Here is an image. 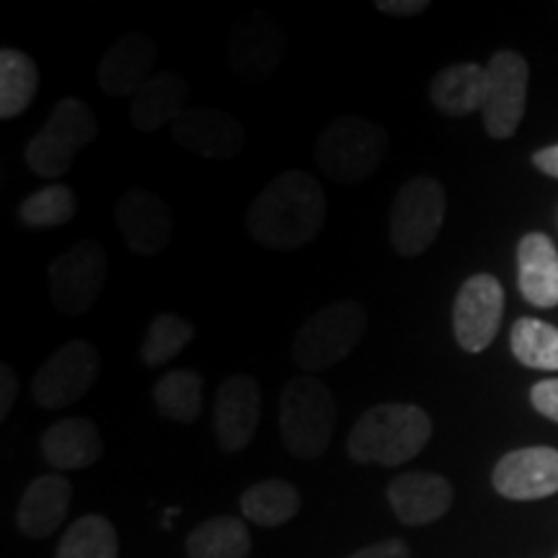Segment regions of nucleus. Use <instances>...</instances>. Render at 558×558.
<instances>
[{"instance_id": "obj_1", "label": "nucleus", "mask_w": 558, "mask_h": 558, "mask_svg": "<svg viewBox=\"0 0 558 558\" xmlns=\"http://www.w3.org/2000/svg\"><path fill=\"white\" fill-rule=\"evenodd\" d=\"M326 222V192L308 171L277 173L251 202L248 235L262 246L292 251L311 243Z\"/></svg>"}, {"instance_id": "obj_2", "label": "nucleus", "mask_w": 558, "mask_h": 558, "mask_svg": "<svg viewBox=\"0 0 558 558\" xmlns=\"http://www.w3.org/2000/svg\"><path fill=\"white\" fill-rule=\"evenodd\" d=\"M432 416L414 403H378L357 418L347 437V456L360 465H403L427 448Z\"/></svg>"}, {"instance_id": "obj_3", "label": "nucleus", "mask_w": 558, "mask_h": 558, "mask_svg": "<svg viewBox=\"0 0 558 558\" xmlns=\"http://www.w3.org/2000/svg\"><path fill=\"white\" fill-rule=\"evenodd\" d=\"M337 432V401L324 383L300 375L279 396V435L290 456L316 460L329 450Z\"/></svg>"}, {"instance_id": "obj_4", "label": "nucleus", "mask_w": 558, "mask_h": 558, "mask_svg": "<svg viewBox=\"0 0 558 558\" xmlns=\"http://www.w3.org/2000/svg\"><path fill=\"white\" fill-rule=\"evenodd\" d=\"M388 150V132L360 114L333 120L316 140V163L337 184H362L380 169Z\"/></svg>"}, {"instance_id": "obj_5", "label": "nucleus", "mask_w": 558, "mask_h": 558, "mask_svg": "<svg viewBox=\"0 0 558 558\" xmlns=\"http://www.w3.org/2000/svg\"><path fill=\"white\" fill-rule=\"evenodd\" d=\"M367 329V311L357 300H337L300 326L292 341V360L305 373H324L347 357Z\"/></svg>"}, {"instance_id": "obj_6", "label": "nucleus", "mask_w": 558, "mask_h": 558, "mask_svg": "<svg viewBox=\"0 0 558 558\" xmlns=\"http://www.w3.org/2000/svg\"><path fill=\"white\" fill-rule=\"evenodd\" d=\"M99 135L94 111L86 101L65 96L54 104L50 120L26 143V166L41 179H58L65 173L78 153Z\"/></svg>"}, {"instance_id": "obj_7", "label": "nucleus", "mask_w": 558, "mask_h": 558, "mask_svg": "<svg viewBox=\"0 0 558 558\" xmlns=\"http://www.w3.org/2000/svg\"><path fill=\"white\" fill-rule=\"evenodd\" d=\"M448 194L435 177H414L396 192L390 207V243L407 259L422 256L442 230Z\"/></svg>"}, {"instance_id": "obj_8", "label": "nucleus", "mask_w": 558, "mask_h": 558, "mask_svg": "<svg viewBox=\"0 0 558 558\" xmlns=\"http://www.w3.org/2000/svg\"><path fill=\"white\" fill-rule=\"evenodd\" d=\"M99 373V349L86 339H73L37 369L32 378V396L47 411L68 409L96 386Z\"/></svg>"}, {"instance_id": "obj_9", "label": "nucleus", "mask_w": 558, "mask_h": 558, "mask_svg": "<svg viewBox=\"0 0 558 558\" xmlns=\"http://www.w3.org/2000/svg\"><path fill=\"white\" fill-rule=\"evenodd\" d=\"M50 295L62 313L81 316L94 308L109 275L107 251L96 241H78L50 264Z\"/></svg>"}, {"instance_id": "obj_10", "label": "nucleus", "mask_w": 558, "mask_h": 558, "mask_svg": "<svg viewBox=\"0 0 558 558\" xmlns=\"http://www.w3.org/2000/svg\"><path fill=\"white\" fill-rule=\"evenodd\" d=\"M505 316V288L494 275H473L458 290L452 331L463 352L478 354L492 347Z\"/></svg>"}, {"instance_id": "obj_11", "label": "nucleus", "mask_w": 558, "mask_h": 558, "mask_svg": "<svg viewBox=\"0 0 558 558\" xmlns=\"http://www.w3.org/2000/svg\"><path fill=\"white\" fill-rule=\"evenodd\" d=\"M488 94L484 104V128L494 140H507L518 132L527 107L530 68L522 54L501 50L488 62Z\"/></svg>"}, {"instance_id": "obj_12", "label": "nucleus", "mask_w": 558, "mask_h": 558, "mask_svg": "<svg viewBox=\"0 0 558 558\" xmlns=\"http://www.w3.org/2000/svg\"><path fill=\"white\" fill-rule=\"evenodd\" d=\"M282 29H277L262 11L248 13L233 26L228 37V62L235 78L246 83H262L275 75L284 60Z\"/></svg>"}, {"instance_id": "obj_13", "label": "nucleus", "mask_w": 558, "mask_h": 558, "mask_svg": "<svg viewBox=\"0 0 558 558\" xmlns=\"http://www.w3.org/2000/svg\"><path fill=\"white\" fill-rule=\"evenodd\" d=\"M215 439L222 452H241L254 442L262 422V388L251 375H230L215 396Z\"/></svg>"}, {"instance_id": "obj_14", "label": "nucleus", "mask_w": 558, "mask_h": 558, "mask_svg": "<svg viewBox=\"0 0 558 558\" xmlns=\"http://www.w3.org/2000/svg\"><path fill=\"white\" fill-rule=\"evenodd\" d=\"M171 135L184 150L213 160H230L246 148L243 124L228 111L213 107L186 109L171 124Z\"/></svg>"}, {"instance_id": "obj_15", "label": "nucleus", "mask_w": 558, "mask_h": 558, "mask_svg": "<svg viewBox=\"0 0 558 558\" xmlns=\"http://www.w3.org/2000/svg\"><path fill=\"white\" fill-rule=\"evenodd\" d=\"M114 222L128 248L140 256L160 254L173 235L169 205L148 190L124 192L114 207Z\"/></svg>"}, {"instance_id": "obj_16", "label": "nucleus", "mask_w": 558, "mask_h": 558, "mask_svg": "<svg viewBox=\"0 0 558 558\" xmlns=\"http://www.w3.org/2000/svg\"><path fill=\"white\" fill-rule=\"evenodd\" d=\"M492 484L505 499L535 501L558 494V450L522 448L507 452L492 473Z\"/></svg>"}, {"instance_id": "obj_17", "label": "nucleus", "mask_w": 558, "mask_h": 558, "mask_svg": "<svg viewBox=\"0 0 558 558\" xmlns=\"http://www.w3.org/2000/svg\"><path fill=\"white\" fill-rule=\"evenodd\" d=\"M386 497L401 525L418 527L437 522L452 507V484L439 473L409 471L390 481Z\"/></svg>"}, {"instance_id": "obj_18", "label": "nucleus", "mask_w": 558, "mask_h": 558, "mask_svg": "<svg viewBox=\"0 0 558 558\" xmlns=\"http://www.w3.org/2000/svg\"><path fill=\"white\" fill-rule=\"evenodd\" d=\"M158 58V47L148 34L130 32L124 34L104 52L96 65V81L101 90L114 99L135 96L137 88L150 78V68Z\"/></svg>"}, {"instance_id": "obj_19", "label": "nucleus", "mask_w": 558, "mask_h": 558, "mask_svg": "<svg viewBox=\"0 0 558 558\" xmlns=\"http://www.w3.org/2000/svg\"><path fill=\"white\" fill-rule=\"evenodd\" d=\"M190 101V83L181 73L166 70V73H153L130 104V122L132 128L143 135L163 130L166 124H173L186 111Z\"/></svg>"}, {"instance_id": "obj_20", "label": "nucleus", "mask_w": 558, "mask_h": 558, "mask_svg": "<svg viewBox=\"0 0 558 558\" xmlns=\"http://www.w3.org/2000/svg\"><path fill=\"white\" fill-rule=\"evenodd\" d=\"M70 499H73V484L65 476L47 473V476L34 478L16 509L19 533L34 541L50 538L65 522Z\"/></svg>"}, {"instance_id": "obj_21", "label": "nucleus", "mask_w": 558, "mask_h": 558, "mask_svg": "<svg viewBox=\"0 0 558 558\" xmlns=\"http://www.w3.org/2000/svg\"><path fill=\"white\" fill-rule=\"evenodd\" d=\"M104 452L99 427L86 416H70L54 422L41 437V456L58 471H83L94 465Z\"/></svg>"}, {"instance_id": "obj_22", "label": "nucleus", "mask_w": 558, "mask_h": 558, "mask_svg": "<svg viewBox=\"0 0 558 558\" xmlns=\"http://www.w3.org/2000/svg\"><path fill=\"white\" fill-rule=\"evenodd\" d=\"M518 284L535 308L558 305V251L546 233H527L518 246Z\"/></svg>"}, {"instance_id": "obj_23", "label": "nucleus", "mask_w": 558, "mask_h": 558, "mask_svg": "<svg viewBox=\"0 0 558 558\" xmlns=\"http://www.w3.org/2000/svg\"><path fill=\"white\" fill-rule=\"evenodd\" d=\"M488 94V70L476 62L442 68L429 83V99L448 117H469L484 111Z\"/></svg>"}, {"instance_id": "obj_24", "label": "nucleus", "mask_w": 558, "mask_h": 558, "mask_svg": "<svg viewBox=\"0 0 558 558\" xmlns=\"http://www.w3.org/2000/svg\"><path fill=\"white\" fill-rule=\"evenodd\" d=\"M300 492L290 481L267 478L248 486L241 497L243 518L259 527H279L300 512Z\"/></svg>"}, {"instance_id": "obj_25", "label": "nucleus", "mask_w": 558, "mask_h": 558, "mask_svg": "<svg viewBox=\"0 0 558 558\" xmlns=\"http://www.w3.org/2000/svg\"><path fill=\"white\" fill-rule=\"evenodd\" d=\"M186 556L190 558H248L251 533L246 522L230 514L205 520L186 538Z\"/></svg>"}, {"instance_id": "obj_26", "label": "nucleus", "mask_w": 558, "mask_h": 558, "mask_svg": "<svg viewBox=\"0 0 558 558\" xmlns=\"http://www.w3.org/2000/svg\"><path fill=\"white\" fill-rule=\"evenodd\" d=\"M39 88V68L29 54L5 47L0 52V120H16L29 109Z\"/></svg>"}, {"instance_id": "obj_27", "label": "nucleus", "mask_w": 558, "mask_h": 558, "mask_svg": "<svg viewBox=\"0 0 558 558\" xmlns=\"http://www.w3.org/2000/svg\"><path fill=\"white\" fill-rule=\"evenodd\" d=\"M202 390H205V378L199 373L171 369L153 388V401L160 414L171 422L192 424L202 414Z\"/></svg>"}, {"instance_id": "obj_28", "label": "nucleus", "mask_w": 558, "mask_h": 558, "mask_svg": "<svg viewBox=\"0 0 558 558\" xmlns=\"http://www.w3.org/2000/svg\"><path fill=\"white\" fill-rule=\"evenodd\" d=\"M54 558H120L117 530L101 514H83L65 530Z\"/></svg>"}, {"instance_id": "obj_29", "label": "nucleus", "mask_w": 558, "mask_h": 558, "mask_svg": "<svg viewBox=\"0 0 558 558\" xmlns=\"http://www.w3.org/2000/svg\"><path fill=\"white\" fill-rule=\"evenodd\" d=\"M509 344L520 365L530 369H558V329L546 320H514Z\"/></svg>"}, {"instance_id": "obj_30", "label": "nucleus", "mask_w": 558, "mask_h": 558, "mask_svg": "<svg viewBox=\"0 0 558 558\" xmlns=\"http://www.w3.org/2000/svg\"><path fill=\"white\" fill-rule=\"evenodd\" d=\"M194 339L192 320L177 316V313H158L150 320L148 333H145L143 344H140V360L145 367H163L177 354L184 352Z\"/></svg>"}, {"instance_id": "obj_31", "label": "nucleus", "mask_w": 558, "mask_h": 558, "mask_svg": "<svg viewBox=\"0 0 558 558\" xmlns=\"http://www.w3.org/2000/svg\"><path fill=\"white\" fill-rule=\"evenodd\" d=\"M78 213V199L65 184H50L32 192L21 202L19 218L29 228H58L65 226Z\"/></svg>"}, {"instance_id": "obj_32", "label": "nucleus", "mask_w": 558, "mask_h": 558, "mask_svg": "<svg viewBox=\"0 0 558 558\" xmlns=\"http://www.w3.org/2000/svg\"><path fill=\"white\" fill-rule=\"evenodd\" d=\"M530 403L538 414L550 418V422H558V378L535 383L530 390Z\"/></svg>"}, {"instance_id": "obj_33", "label": "nucleus", "mask_w": 558, "mask_h": 558, "mask_svg": "<svg viewBox=\"0 0 558 558\" xmlns=\"http://www.w3.org/2000/svg\"><path fill=\"white\" fill-rule=\"evenodd\" d=\"M347 558H411V548H409L407 541L388 538V541L373 543V546L354 550V554L347 556Z\"/></svg>"}, {"instance_id": "obj_34", "label": "nucleus", "mask_w": 558, "mask_h": 558, "mask_svg": "<svg viewBox=\"0 0 558 558\" xmlns=\"http://www.w3.org/2000/svg\"><path fill=\"white\" fill-rule=\"evenodd\" d=\"M375 9H378L383 16L411 19V16H418V13L427 11L429 3L427 0H378V3H375Z\"/></svg>"}, {"instance_id": "obj_35", "label": "nucleus", "mask_w": 558, "mask_h": 558, "mask_svg": "<svg viewBox=\"0 0 558 558\" xmlns=\"http://www.w3.org/2000/svg\"><path fill=\"white\" fill-rule=\"evenodd\" d=\"M16 396H19L16 373H13L9 362H3V365H0V418H9L13 403H16Z\"/></svg>"}, {"instance_id": "obj_36", "label": "nucleus", "mask_w": 558, "mask_h": 558, "mask_svg": "<svg viewBox=\"0 0 558 558\" xmlns=\"http://www.w3.org/2000/svg\"><path fill=\"white\" fill-rule=\"evenodd\" d=\"M533 166L538 171L546 173V177L558 179V145H550V148L535 150L533 153Z\"/></svg>"}, {"instance_id": "obj_37", "label": "nucleus", "mask_w": 558, "mask_h": 558, "mask_svg": "<svg viewBox=\"0 0 558 558\" xmlns=\"http://www.w3.org/2000/svg\"><path fill=\"white\" fill-rule=\"evenodd\" d=\"M556 558H558V556H556Z\"/></svg>"}]
</instances>
